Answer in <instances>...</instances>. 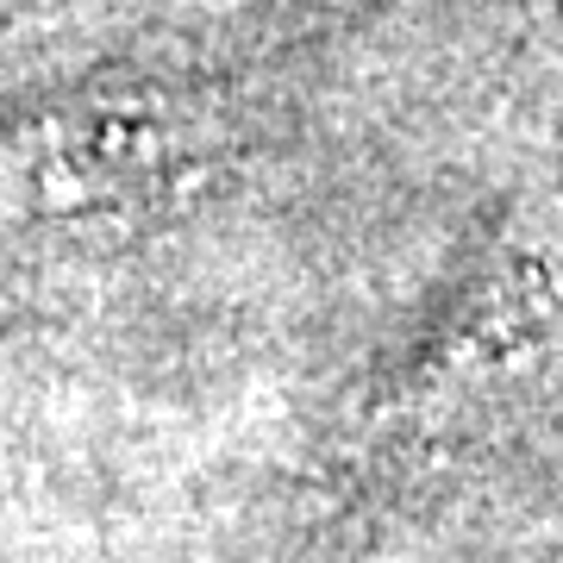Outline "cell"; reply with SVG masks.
Returning a JSON list of instances; mask_svg holds the SVG:
<instances>
[{"instance_id":"1","label":"cell","mask_w":563,"mask_h":563,"mask_svg":"<svg viewBox=\"0 0 563 563\" xmlns=\"http://www.w3.org/2000/svg\"><path fill=\"white\" fill-rule=\"evenodd\" d=\"M207 151L201 113L163 95L51 101L0 120V232L88 225L163 201Z\"/></svg>"}]
</instances>
